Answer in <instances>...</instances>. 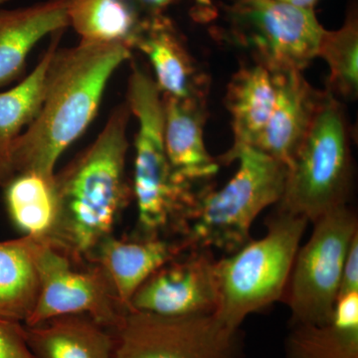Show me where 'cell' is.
Here are the masks:
<instances>
[{"label": "cell", "mask_w": 358, "mask_h": 358, "mask_svg": "<svg viewBox=\"0 0 358 358\" xmlns=\"http://www.w3.org/2000/svg\"><path fill=\"white\" fill-rule=\"evenodd\" d=\"M143 13L148 17L162 15L169 7L178 3L180 0H136Z\"/></svg>", "instance_id": "obj_27"}, {"label": "cell", "mask_w": 358, "mask_h": 358, "mask_svg": "<svg viewBox=\"0 0 358 358\" xmlns=\"http://www.w3.org/2000/svg\"><path fill=\"white\" fill-rule=\"evenodd\" d=\"M308 243L299 249L288 286L292 326L322 324L331 319L357 218L346 205L317 218Z\"/></svg>", "instance_id": "obj_8"}, {"label": "cell", "mask_w": 358, "mask_h": 358, "mask_svg": "<svg viewBox=\"0 0 358 358\" xmlns=\"http://www.w3.org/2000/svg\"><path fill=\"white\" fill-rule=\"evenodd\" d=\"M308 223L278 210L268 220L265 236L217 261L219 303L214 315L226 326L240 329L249 315L282 300Z\"/></svg>", "instance_id": "obj_5"}, {"label": "cell", "mask_w": 358, "mask_h": 358, "mask_svg": "<svg viewBox=\"0 0 358 358\" xmlns=\"http://www.w3.org/2000/svg\"><path fill=\"white\" fill-rule=\"evenodd\" d=\"M274 110L257 150L288 166L312 126L324 92L313 88L301 71L275 72Z\"/></svg>", "instance_id": "obj_12"}, {"label": "cell", "mask_w": 358, "mask_h": 358, "mask_svg": "<svg viewBox=\"0 0 358 358\" xmlns=\"http://www.w3.org/2000/svg\"><path fill=\"white\" fill-rule=\"evenodd\" d=\"M352 169L345 112L326 90L305 140L287 166L278 210L315 222L331 209L346 205Z\"/></svg>", "instance_id": "obj_6"}, {"label": "cell", "mask_w": 358, "mask_h": 358, "mask_svg": "<svg viewBox=\"0 0 358 358\" xmlns=\"http://www.w3.org/2000/svg\"><path fill=\"white\" fill-rule=\"evenodd\" d=\"M185 253L179 240L171 241L164 237L122 239L112 234L96 246L90 264L103 268L120 306L127 312L141 285L155 271Z\"/></svg>", "instance_id": "obj_14"}, {"label": "cell", "mask_w": 358, "mask_h": 358, "mask_svg": "<svg viewBox=\"0 0 358 358\" xmlns=\"http://www.w3.org/2000/svg\"><path fill=\"white\" fill-rule=\"evenodd\" d=\"M38 238L0 242V319L22 322L29 317L39 293L36 253Z\"/></svg>", "instance_id": "obj_22"}, {"label": "cell", "mask_w": 358, "mask_h": 358, "mask_svg": "<svg viewBox=\"0 0 358 358\" xmlns=\"http://www.w3.org/2000/svg\"><path fill=\"white\" fill-rule=\"evenodd\" d=\"M71 0H43L0 9V89L20 79L32 49L48 35L70 27Z\"/></svg>", "instance_id": "obj_16"}, {"label": "cell", "mask_w": 358, "mask_h": 358, "mask_svg": "<svg viewBox=\"0 0 358 358\" xmlns=\"http://www.w3.org/2000/svg\"><path fill=\"white\" fill-rule=\"evenodd\" d=\"M223 21L221 36L272 73L305 69L324 31L315 9L277 0H233L224 6Z\"/></svg>", "instance_id": "obj_7"}, {"label": "cell", "mask_w": 358, "mask_h": 358, "mask_svg": "<svg viewBox=\"0 0 358 358\" xmlns=\"http://www.w3.org/2000/svg\"><path fill=\"white\" fill-rule=\"evenodd\" d=\"M112 358H240L242 336L214 313L164 317L128 310L112 329Z\"/></svg>", "instance_id": "obj_9"}, {"label": "cell", "mask_w": 358, "mask_h": 358, "mask_svg": "<svg viewBox=\"0 0 358 358\" xmlns=\"http://www.w3.org/2000/svg\"><path fill=\"white\" fill-rule=\"evenodd\" d=\"M9 217L25 236L45 239L56 218L54 178L35 173H16L3 187Z\"/></svg>", "instance_id": "obj_23"}, {"label": "cell", "mask_w": 358, "mask_h": 358, "mask_svg": "<svg viewBox=\"0 0 358 358\" xmlns=\"http://www.w3.org/2000/svg\"><path fill=\"white\" fill-rule=\"evenodd\" d=\"M0 358H36L26 341L22 322L0 319Z\"/></svg>", "instance_id": "obj_25"}, {"label": "cell", "mask_w": 358, "mask_h": 358, "mask_svg": "<svg viewBox=\"0 0 358 358\" xmlns=\"http://www.w3.org/2000/svg\"><path fill=\"white\" fill-rule=\"evenodd\" d=\"M35 260L39 293L23 324L35 327L54 317L85 315L110 331L117 327L126 310L100 266L77 268L69 257L39 238Z\"/></svg>", "instance_id": "obj_10"}, {"label": "cell", "mask_w": 358, "mask_h": 358, "mask_svg": "<svg viewBox=\"0 0 358 358\" xmlns=\"http://www.w3.org/2000/svg\"><path fill=\"white\" fill-rule=\"evenodd\" d=\"M136 0H71L69 23L80 41L134 49L148 24Z\"/></svg>", "instance_id": "obj_21"}, {"label": "cell", "mask_w": 358, "mask_h": 358, "mask_svg": "<svg viewBox=\"0 0 358 358\" xmlns=\"http://www.w3.org/2000/svg\"><path fill=\"white\" fill-rule=\"evenodd\" d=\"M277 87L274 73L257 63L242 65L227 87L226 106L232 117L233 145L218 157L232 164L243 148H256L274 110Z\"/></svg>", "instance_id": "obj_17"}, {"label": "cell", "mask_w": 358, "mask_h": 358, "mask_svg": "<svg viewBox=\"0 0 358 358\" xmlns=\"http://www.w3.org/2000/svg\"><path fill=\"white\" fill-rule=\"evenodd\" d=\"M358 292V233L355 234L350 245L346 255L338 296Z\"/></svg>", "instance_id": "obj_26"}, {"label": "cell", "mask_w": 358, "mask_h": 358, "mask_svg": "<svg viewBox=\"0 0 358 358\" xmlns=\"http://www.w3.org/2000/svg\"><path fill=\"white\" fill-rule=\"evenodd\" d=\"M197 2L200 4V6H209L211 3L210 0H196Z\"/></svg>", "instance_id": "obj_29"}, {"label": "cell", "mask_w": 358, "mask_h": 358, "mask_svg": "<svg viewBox=\"0 0 358 358\" xmlns=\"http://www.w3.org/2000/svg\"><path fill=\"white\" fill-rule=\"evenodd\" d=\"M218 303L217 260L211 250L200 249L155 271L134 294L128 310L164 317L205 315L215 313Z\"/></svg>", "instance_id": "obj_11"}, {"label": "cell", "mask_w": 358, "mask_h": 358, "mask_svg": "<svg viewBox=\"0 0 358 358\" xmlns=\"http://www.w3.org/2000/svg\"><path fill=\"white\" fill-rule=\"evenodd\" d=\"M239 167L219 190L200 188L185 230L179 236L185 252L213 248L233 254L248 243L257 216L279 203L286 182L287 166L254 148L237 155Z\"/></svg>", "instance_id": "obj_4"}, {"label": "cell", "mask_w": 358, "mask_h": 358, "mask_svg": "<svg viewBox=\"0 0 358 358\" xmlns=\"http://www.w3.org/2000/svg\"><path fill=\"white\" fill-rule=\"evenodd\" d=\"M131 114L115 107L96 140L54 176L56 218L44 241L77 265L90 262L133 199L127 176Z\"/></svg>", "instance_id": "obj_1"}, {"label": "cell", "mask_w": 358, "mask_h": 358, "mask_svg": "<svg viewBox=\"0 0 358 358\" xmlns=\"http://www.w3.org/2000/svg\"><path fill=\"white\" fill-rule=\"evenodd\" d=\"M317 56L329 68L327 89L334 96L355 100L358 90V17L357 7L348 11L345 23L338 30L324 29Z\"/></svg>", "instance_id": "obj_24"}, {"label": "cell", "mask_w": 358, "mask_h": 358, "mask_svg": "<svg viewBox=\"0 0 358 358\" xmlns=\"http://www.w3.org/2000/svg\"><path fill=\"white\" fill-rule=\"evenodd\" d=\"M24 329L36 358H112L114 352L112 331L88 315H63Z\"/></svg>", "instance_id": "obj_19"}, {"label": "cell", "mask_w": 358, "mask_h": 358, "mask_svg": "<svg viewBox=\"0 0 358 358\" xmlns=\"http://www.w3.org/2000/svg\"><path fill=\"white\" fill-rule=\"evenodd\" d=\"M288 358H358V292L338 296L331 319L292 326Z\"/></svg>", "instance_id": "obj_20"}, {"label": "cell", "mask_w": 358, "mask_h": 358, "mask_svg": "<svg viewBox=\"0 0 358 358\" xmlns=\"http://www.w3.org/2000/svg\"><path fill=\"white\" fill-rule=\"evenodd\" d=\"M126 103L138 124L131 183L138 205L136 237H164L169 233L180 236L201 187L174 176L164 145L162 94L154 77L141 66H133Z\"/></svg>", "instance_id": "obj_3"}, {"label": "cell", "mask_w": 358, "mask_h": 358, "mask_svg": "<svg viewBox=\"0 0 358 358\" xmlns=\"http://www.w3.org/2000/svg\"><path fill=\"white\" fill-rule=\"evenodd\" d=\"M131 51L124 45L83 41L58 47L47 71L38 115L14 141V173L54 178L61 155L95 120L110 78L131 58Z\"/></svg>", "instance_id": "obj_2"}, {"label": "cell", "mask_w": 358, "mask_h": 358, "mask_svg": "<svg viewBox=\"0 0 358 358\" xmlns=\"http://www.w3.org/2000/svg\"><path fill=\"white\" fill-rule=\"evenodd\" d=\"M65 30L51 35V42L38 64L20 83L0 92V186L15 176L11 162L14 141L38 115L43 101L47 71Z\"/></svg>", "instance_id": "obj_18"}, {"label": "cell", "mask_w": 358, "mask_h": 358, "mask_svg": "<svg viewBox=\"0 0 358 358\" xmlns=\"http://www.w3.org/2000/svg\"><path fill=\"white\" fill-rule=\"evenodd\" d=\"M11 0H0V6H4V4L8 3Z\"/></svg>", "instance_id": "obj_30"}, {"label": "cell", "mask_w": 358, "mask_h": 358, "mask_svg": "<svg viewBox=\"0 0 358 358\" xmlns=\"http://www.w3.org/2000/svg\"><path fill=\"white\" fill-rule=\"evenodd\" d=\"M164 145L178 180L193 186L208 185L220 164L205 147L203 129L207 112L205 100H180L162 95Z\"/></svg>", "instance_id": "obj_13"}, {"label": "cell", "mask_w": 358, "mask_h": 358, "mask_svg": "<svg viewBox=\"0 0 358 358\" xmlns=\"http://www.w3.org/2000/svg\"><path fill=\"white\" fill-rule=\"evenodd\" d=\"M134 49L150 59L155 83L162 95L180 100H205L208 78L200 70L185 38L166 14L150 17Z\"/></svg>", "instance_id": "obj_15"}, {"label": "cell", "mask_w": 358, "mask_h": 358, "mask_svg": "<svg viewBox=\"0 0 358 358\" xmlns=\"http://www.w3.org/2000/svg\"><path fill=\"white\" fill-rule=\"evenodd\" d=\"M277 1L284 2V3L291 4V6L301 7V8L313 9L319 0H277Z\"/></svg>", "instance_id": "obj_28"}]
</instances>
